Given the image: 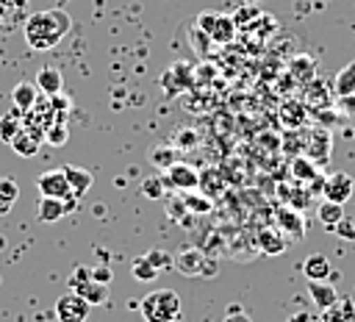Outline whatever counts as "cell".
Wrapping results in <instances>:
<instances>
[{
	"label": "cell",
	"mask_w": 355,
	"mask_h": 322,
	"mask_svg": "<svg viewBox=\"0 0 355 322\" xmlns=\"http://www.w3.org/2000/svg\"><path fill=\"white\" fill-rule=\"evenodd\" d=\"M69 28H72V17L64 8H42V11L28 14L22 22L25 42L39 53L53 50L69 33Z\"/></svg>",
	"instance_id": "cell-1"
},
{
	"label": "cell",
	"mask_w": 355,
	"mask_h": 322,
	"mask_svg": "<svg viewBox=\"0 0 355 322\" xmlns=\"http://www.w3.org/2000/svg\"><path fill=\"white\" fill-rule=\"evenodd\" d=\"M139 311L144 322H178L180 319V297L172 289H155L141 297Z\"/></svg>",
	"instance_id": "cell-2"
},
{
	"label": "cell",
	"mask_w": 355,
	"mask_h": 322,
	"mask_svg": "<svg viewBox=\"0 0 355 322\" xmlns=\"http://www.w3.org/2000/svg\"><path fill=\"white\" fill-rule=\"evenodd\" d=\"M194 25H200L214 44H230L239 33L236 22H233V14H222V11H200L194 17Z\"/></svg>",
	"instance_id": "cell-3"
},
{
	"label": "cell",
	"mask_w": 355,
	"mask_h": 322,
	"mask_svg": "<svg viewBox=\"0 0 355 322\" xmlns=\"http://www.w3.org/2000/svg\"><path fill=\"white\" fill-rule=\"evenodd\" d=\"M175 266L186 275V278H214L216 275V261L202 253L200 247H183L178 255H175Z\"/></svg>",
	"instance_id": "cell-4"
},
{
	"label": "cell",
	"mask_w": 355,
	"mask_h": 322,
	"mask_svg": "<svg viewBox=\"0 0 355 322\" xmlns=\"http://www.w3.org/2000/svg\"><path fill=\"white\" fill-rule=\"evenodd\" d=\"M175 266V255H169L166 250H147L139 258H133L130 272L136 280H155L161 272Z\"/></svg>",
	"instance_id": "cell-5"
},
{
	"label": "cell",
	"mask_w": 355,
	"mask_h": 322,
	"mask_svg": "<svg viewBox=\"0 0 355 322\" xmlns=\"http://www.w3.org/2000/svg\"><path fill=\"white\" fill-rule=\"evenodd\" d=\"M161 180H164V186H166V189L194 192V189L200 186V172H197L191 164H186V161H175L172 167H166V169H164Z\"/></svg>",
	"instance_id": "cell-6"
},
{
	"label": "cell",
	"mask_w": 355,
	"mask_h": 322,
	"mask_svg": "<svg viewBox=\"0 0 355 322\" xmlns=\"http://www.w3.org/2000/svg\"><path fill=\"white\" fill-rule=\"evenodd\" d=\"M36 189H39L42 197H61V200L75 197L72 194V186L67 180L64 167L61 169H44L42 175H36Z\"/></svg>",
	"instance_id": "cell-7"
},
{
	"label": "cell",
	"mask_w": 355,
	"mask_h": 322,
	"mask_svg": "<svg viewBox=\"0 0 355 322\" xmlns=\"http://www.w3.org/2000/svg\"><path fill=\"white\" fill-rule=\"evenodd\" d=\"M89 303L80 297V294H75L72 289L69 291H64L58 300H55V319L58 322H86L89 319Z\"/></svg>",
	"instance_id": "cell-8"
},
{
	"label": "cell",
	"mask_w": 355,
	"mask_h": 322,
	"mask_svg": "<svg viewBox=\"0 0 355 322\" xmlns=\"http://www.w3.org/2000/svg\"><path fill=\"white\" fill-rule=\"evenodd\" d=\"M275 222H277V228H280L291 242H300V239L305 236V217H302V211L294 208V205H277Z\"/></svg>",
	"instance_id": "cell-9"
},
{
	"label": "cell",
	"mask_w": 355,
	"mask_h": 322,
	"mask_svg": "<svg viewBox=\"0 0 355 322\" xmlns=\"http://www.w3.org/2000/svg\"><path fill=\"white\" fill-rule=\"evenodd\" d=\"M352 192H355L352 175H347V172H333V175L324 178V186H322L324 200H333V203H341V205H344V203L352 197Z\"/></svg>",
	"instance_id": "cell-10"
},
{
	"label": "cell",
	"mask_w": 355,
	"mask_h": 322,
	"mask_svg": "<svg viewBox=\"0 0 355 322\" xmlns=\"http://www.w3.org/2000/svg\"><path fill=\"white\" fill-rule=\"evenodd\" d=\"M330 150H333V139L324 128H313L308 133V144H305V155L316 164V167H324L330 161Z\"/></svg>",
	"instance_id": "cell-11"
},
{
	"label": "cell",
	"mask_w": 355,
	"mask_h": 322,
	"mask_svg": "<svg viewBox=\"0 0 355 322\" xmlns=\"http://www.w3.org/2000/svg\"><path fill=\"white\" fill-rule=\"evenodd\" d=\"M28 17V0H0V31L14 33Z\"/></svg>",
	"instance_id": "cell-12"
},
{
	"label": "cell",
	"mask_w": 355,
	"mask_h": 322,
	"mask_svg": "<svg viewBox=\"0 0 355 322\" xmlns=\"http://www.w3.org/2000/svg\"><path fill=\"white\" fill-rule=\"evenodd\" d=\"M288 244H291V239H288L277 225L258 230V247H261L266 255H283Z\"/></svg>",
	"instance_id": "cell-13"
},
{
	"label": "cell",
	"mask_w": 355,
	"mask_h": 322,
	"mask_svg": "<svg viewBox=\"0 0 355 322\" xmlns=\"http://www.w3.org/2000/svg\"><path fill=\"white\" fill-rule=\"evenodd\" d=\"M333 100V86H327L324 80H319V78H313L311 83H305V100H302V105L308 108H322V105H327Z\"/></svg>",
	"instance_id": "cell-14"
},
{
	"label": "cell",
	"mask_w": 355,
	"mask_h": 322,
	"mask_svg": "<svg viewBox=\"0 0 355 322\" xmlns=\"http://www.w3.org/2000/svg\"><path fill=\"white\" fill-rule=\"evenodd\" d=\"M308 294H311V300H313V305H316L319 311L330 308V305L338 300L336 286L327 283V280H308Z\"/></svg>",
	"instance_id": "cell-15"
},
{
	"label": "cell",
	"mask_w": 355,
	"mask_h": 322,
	"mask_svg": "<svg viewBox=\"0 0 355 322\" xmlns=\"http://www.w3.org/2000/svg\"><path fill=\"white\" fill-rule=\"evenodd\" d=\"M322 322H355V303L352 297L338 294V300L322 311Z\"/></svg>",
	"instance_id": "cell-16"
},
{
	"label": "cell",
	"mask_w": 355,
	"mask_h": 322,
	"mask_svg": "<svg viewBox=\"0 0 355 322\" xmlns=\"http://www.w3.org/2000/svg\"><path fill=\"white\" fill-rule=\"evenodd\" d=\"M36 97H39V86L31 83V80H19V83H14V89H11V105L19 108L22 114H25L28 108H33Z\"/></svg>",
	"instance_id": "cell-17"
},
{
	"label": "cell",
	"mask_w": 355,
	"mask_h": 322,
	"mask_svg": "<svg viewBox=\"0 0 355 322\" xmlns=\"http://www.w3.org/2000/svg\"><path fill=\"white\" fill-rule=\"evenodd\" d=\"M67 211H69V208H67V200H61V197H39L36 219H39V222H58Z\"/></svg>",
	"instance_id": "cell-18"
},
{
	"label": "cell",
	"mask_w": 355,
	"mask_h": 322,
	"mask_svg": "<svg viewBox=\"0 0 355 322\" xmlns=\"http://www.w3.org/2000/svg\"><path fill=\"white\" fill-rule=\"evenodd\" d=\"M302 275H305L308 280H327V278L333 275V266H330L327 255L313 253V255H308V258L302 261Z\"/></svg>",
	"instance_id": "cell-19"
},
{
	"label": "cell",
	"mask_w": 355,
	"mask_h": 322,
	"mask_svg": "<svg viewBox=\"0 0 355 322\" xmlns=\"http://www.w3.org/2000/svg\"><path fill=\"white\" fill-rule=\"evenodd\" d=\"M64 172H67V180H69V186H72V194H75L78 200H80V197L92 189V183H94L92 172H89V169H83V167L67 164V167H64Z\"/></svg>",
	"instance_id": "cell-20"
},
{
	"label": "cell",
	"mask_w": 355,
	"mask_h": 322,
	"mask_svg": "<svg viewBox=\"0 0 355 322\" xmlns=\"http://www.w3.org/2000/svg\"><path fill=\"white\" fill-rule=\"evenodd\" d=\"M33 83L39 86L42 94H58V92L64 89V78H61V72H58L55 67H42V69L36 72V80H33Z\"/></svg>",
	"instance_id": "cell-21"
},
{
	"label": "cell",
	"mask_w": 355,
	"mask_h": 322,
	"mask_svg": "<svg viewBox=\"0 0 355 322\" xmlns=\"http://www.w3.org/2000/svg\"><path fill=\"white\" fill-rule=\"evenodd\" d=\"M72 291L80 294L89 305H100V303H105V297H108V283H100V280L89 278V280H83L80 286H75Z\"/></svg>",
	"instance_id": "cell-22"
},
{
	"label": "cell",
	"mask_w": 355,
	"mask_h": 322,
	"mask_svg": "<svg viewBox=\"0 0 355 322\" xmlns=\"http://www.w3.org/2000/svg\"><path fill=\"white\" fill-rule=\"evenodd\" d=\"M8 144H11V150H14L17 155H22V158H33V155L39 153V147H42V139L33 136V133H28V130L22 128Z\"/></svg>",
	"instance_id": "cell-23"
},
{
	"label": "cell",
	"mask_w": 355,
	"mask_h": 322,
	"mask_svg": "<svg viewBox=\"0 0 355 322\" xmlns=\"http://www.w3.org/2000/svg\"><path fill=\"white\" fill-rule=\"evenodd\" d=\"M316 219L333 233V228L344 219V205L341 203H333V200H322L319 208H316Z\"/></svg>",
	"instance_id": "cell-24"
},
{
	"label": "cell",
	"mask_w": 355,
	"mask_h": 322,
	"mask_svg": "<svg viewBox=\"0 0 355 322\" xmlns=\"http://www.w3.org/2000/svg\"><path fill=\"white\" fill-rule=\"evenodd\" d=\"M316 175H319V167L308 155H294L291 158V178L297 183H311Z\"/></svg>",
	"instance_id": "cell-25"
},
{
	"label": "cell",
	"mask_w": 355,
	"mask_h": 322,
	"mask_svg": "<svg viewBox=\"0 0 355 322\" xmlns=\"http://www.w3.org/2000/svg\"><path fill=\"white\" fill-rule=\"evenodd\" d=\"M305 117H308V108L302 105V100H288V103L280 108V119H283V125H288V128H302V125H305Z\"/></svg>",
	"instance_id": "cell-26"
},
{
	"label": "cell",
	"mask_w": 355,
	"mask_h": 322,
	"mask_svg": "<svg viewBox=\"0 0 355 322\" xmlns=\"http://www.w3.org/2000/svg\"><path fill=\"white\" fill-rule=\"evenodd\" d=\"M19 130H22V111H19V108L6 111V114L0 117V142L8 144Z\"/></svg>",
	"instance_id": "cell-27"
},
{
	"label": "cell",
	"mask_w": 355,
	"mask_h": 322,
	"mask_svg": "<svg viewBox=\"0 0 355 322\" xmlns=\"http://www.w3.org/2000/svg\"><path fill=\"white\" fill-rule=\"evenodd\" d=\"M333 92L341 97V94H352L355 92V61H349L347 67H341L333 78Z\"/></svg>",
	"instance_id": "cell-28"
},
{
	"label": "cell",
	"mask_w": 355,
	"mask_h": 322,
	"mask_svg": "<svg viewBox=\"0 0 355 322\" xmlns=\"http://www.w3.org/2000/svg\"><path fill=\"white\" fill-rule=\"evenodd\" d=\"M17 197H19L17 180L8 178V175H0V214H8L14 208V203H17Z\"/></svg>",
	"instance_id": "cell-29"
},
{
	"label": "cell",
	"mask_w": 355,
	"mask_h": 322,
	"mask_svg": "<svg viewBox=\"0 0 355 322\" xmlns=\"http://www.w3.org/2000/svg\"><path fill=\"white\" fill-rule=\"evenodd\" d=\"M178 153H180V150H178L175 144H158V147L150 150V161H153L158 169H166V167H172L175 161H180Z\"/></svg>",
	"instance_id": "cell-30"
},
{
	"label": "cell",
	"mask_w": 355,
	"mask_h": 322,
	"mask_svg": "<svg viewBox=\"0 0 355 322\" xmlns=\"http://www.w3.org/2000/svg\"><path fill=\"white\" fill-rule=\"evenodd\" d=\"M291 72L297 75V83L300 86H305V83H311L316 75V64H313V58H308V56H297L294 61H291Z\"/></svg>",
	"instance_id": "cell-31"
},
{
	"label": "cell",
	"mask_w": 355,
	"mask_h": 322,
	"mask_svg": "<svg viewBox=\"0 0 355 322\" xmlns=\"http://www.w3.org/2000/svg\"><path fill=\"white\" fill-rule=\"evenodd\" d=\"M258 17H261L258 3H244V6L233 14V22H236V28H239V31H244V28H247V25H252Z\"/></svg>",
	"instance_id": "cell-32"
},
{
	"label": "cell",
	"mask_w": 355,
	"mask_h": 322,
	"mask_svg": "<svg viewBox=\"0 0 355 322\" xmlns=\"http://www.w3.org/2000/svg\"><path fill=\"white\" fill-rule=\"evenodd\" d=\"M189 42H191V47H194V53H200V56H205L208 50H211V36L200 28V25H191V31H189Z\"/></svg>",
	"instance_id": "cell-33"
},
{
	"label": "cell",
	"mask_w": 355,
	"mask_h": 322,
	"mask_svg": "<svg viewBox=\"0 0 355 322\" xmlns=\"http://www.w3.org/2000/svg\"><path fill=\"white\" fill-rule=\"evenodd\" d=\"M44 139H47V144H53V147H61V144L69 139V128H67V122H64V119L53 122V125L44 130Z\"/></svg>",
	"instance_id": "cell-34"
},
{
	"label": "cell",
	"mask_w": 355,
	"mask_h": 322,
	"mask_svg": "<svg viewBox=\"0 0 355 322\" xmlns=\"http://www.w3.org/2000/svg\"><path fill=\"white\" fill-rule=\"evenodd\" d=\"M197 142H200V136H197V130H191V128H180V130L172 136V144H175L178 150H194Z\"/></svg>",
	"instance_id": "cell-35"
},
{
	"label": "cell",
	"mask_w": 355,
	"mask_h": 322,
	"mask_svg": "<svg viewBox=\"0 0 355 322\" xmlns=\"http://www.w3.org/2000/svg\"><path fill=\"white\" fill-rule=\"evenodd\" d=\"M164 192H166V186H164V180H161L158 175L141 180V194H144V197H153V200H155V197H164Z\"/></svg>",
	"instance_id": "cell-36"
},
{
	"label": "cell",
	"mask_w": 355,
	"mask_h": 322,
	"mask_svg": "<svg viewBox=\"0 0 355 322\" xmlns=\"http://www.w3.org/2000/svg\"><path fill=\"white\" fill-rule=\"evenodd\" d=\"M183 205H191L189 211H194V214H208L211 211V200L208 197H197L194 192H186L183 194Z\"/></svg>",
	"instance_id": "cell-37"
},
{
	"label": "cell",
	"mask_w": 355,
	"mask_h": 322,
	"mask_svg": "<svg viewBox=\"0 0 355 322\" xmlns=\"http://www.w3.org/2000/svg\"><path fill=\"white\" fill-rule=\"evenodd\" d=\"M50 105H53V111L58 114V119H64V117H67V111L72 108V100H69L67 94H61V92H58V94H50Z\"/></svg>",
	"instance_id": "cell-38"
},
{
	"label": "cell",
	"mask_w": 355,
	"mask_h": 322,
	"mask_svg": "<svg viewBox=\"0 0 355 322\" xmlns=\"http://www.w3.org/2000/svg\"><path fill=\"white\" fill-rule=\"evenodd\" d=\"M333 233H336L338 239H344V242H355V222L344 217V219H341V222L333 228Z\"/></svg>",
	"instance_id": "cell-39"
},
{
	"label": "cell",
	"mask_w": 355,
	"mask_h": 322,
	"mask_svg": "<svg viewBox=\"0 0 355 322\" xmlns=\"http://www.w3.org/2000/svg\"><path fill=\"white\" fill-rule=\"evenodd\" d=\"M286 322H322V314H313V311H294L291 316H286Z\"/></svg>",
	"instance_id": "cell-40"
},
{
	"label": "cell",
	"mask_w": 355,
	"mask_h": 322,
	"mask_svg": "<svg viewBox=\"0 0 355 322\" xmlns=\"http://www.w3.org/2000/svg\"><path fill=\"white\" fill-rule=\"evenodd\" d=\"M338 108H341L347 117H355V92H352V94H341V97H338Z\"/></svg>",
	"instance_id": "cell-41"
},
{
	"label": "cell",
	"mask_w": 355,
	"mask_h": 322,
	"mask_svg": "<svg viewBox=\"0 0 355 322\" xmlns=\"http://www.w3.org/2000/svg\"><path fill=\"white\" fill-rule=\"evenodd\" d=\"M222 322H252V316H250L247 311H241V308H236V305H233Z\"/></svg>",
	"instance_id": "cell-42"
},
{
	"label": "cell",
	"mask_w": 355,
	"mask_h": 322,
	"mask_svg": "<svg viewBox=\"0 0 355 322\" xmlns=\"http://www.w3.org/2000/svg\"><path fill=\"white\" fill-rule=\"evenodd\" d=\"M92 278H94V280H100V283H111L114 272H111L108 266H94V269H92Z\"/></svg>",
	"instance_id": "cell-43"
},
{
	"label": "cell",
	"mask_w": 355,
	"mask_h": 322,
	"mask_svg": "<svg viewBox=\"0 0 355 322\" xmlns=\"http://www.w3.org/2000/svg\"><path fill=\"white\" fill-rule=\"evenodd\" d=\"M244 3H261V0H244Z\"/></svg>",
	"instance_id": "cell-44"
},
{
	"label": "cell",
	"mask_w": 355,
	"mask_h": 322,
	"mask_svg": "<svg viewBox=\"0 0 355 322\" xmlns=\"http://www.w3.org/2000/svg\"><path fill=\"white\" fill-rule=\"evenodd\" d=\"M0 144H3V142H0Z\"/></svg>",
	"instance_id": "cell-45"
}]
</instances>
